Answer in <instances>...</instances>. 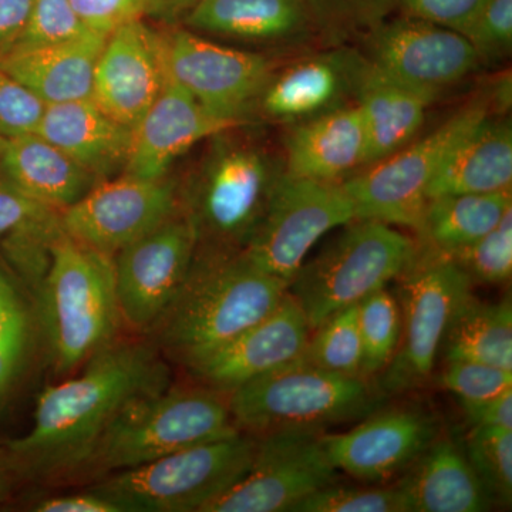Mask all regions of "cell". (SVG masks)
Returning <instances> with one entry per match:
<instances>
[{"instance_id":"obj_15","label":"cell","mask_w":512,"mask_h":512,"mask_svg":"<svg viewBox=\"0 0 512 512\" xmlns=\"http://www.w3.org/2000/svg\"><path fill=\"white\" fill-rule=\"evenodd\" d=\"M197 234L187 215L174 214L114 256L120 318L148 333L187 278Z\"/></svg>"},{"instance_id":"obj_9","label":"cell","mask_w":512,"mask_h":512,"mask_svg":"<svg viewBox=\"0 0 512 512\" xmlns=\"http://www.w3.org/2000/svg\"><path fill=\"white\" fill-rule=\"evenodd\" d=\"M494 109L487 87L453 116L402 150L343 181L357 220H376L416 232L426 208L427 191L441 165L468 131ZM501 116V114H498Z\"/></svg>"},{"instance_id":"obj_43","label":"cell","mask_w":512,"mask_h":512,"mask_svg":"<svg viewBox=\"0 0 512 512\" xmlns=\"http://www.w3.org/2000/svg\"><path fill=\"white\" fill-rule=\"evenodd\" d=\"M84 25L94 33L109 36L114 30L143 19L147 0H69Z\"/></svg>"},{"instance_id":"obj_28","label":"cell","mask_w":512,"mask_h":512,"mask_svg":"<svg viewBox=\"0 0 512 512\" xmlns=\"http://www.w3.org/2000/svg\"><path fill=\"white\" fill-rule=\"evenodd\" d=\"M402 488L410 512H481L493 504L466 451L434 440L409 467Z\"/></svg>"},{"instance_id":"obj_26","label":"cell","mask_w":512,"mask_h":512,"mask_svg":"<svg viewBox=\"0 0 512 512\" xmlns=\"http://www.w3.org/2000/svg\"><path fill=\"white\" fill-rule=\"evenodd\" d=\"M106 36L89 35L62 45L19 50L0 57V70L46 106L92 99L94 70Z\"/></svg>"},{"instance_id":"obj_21","label":"cell","mask_w":512,"mask_h":512,"mask_svg":"<svg viewBox=\"0 0 512 512\" xmlns=\"http://www.w3.org/2000/svg\"><path fill=\"white\" fill-rule=\"evenodd\" d=\"M309 336L305 313L286 292L269 315L188 370L204 386L231 393L256 377L301 359Z\"/></svg>"},{"instance_id":"obj_3","label":"cell","mask_w":512,"mask_h":512,"mask_svg":"<svg viewBox=\"0 0 512 512\" xmlns=\"http://www.w3.org/2000/svg\"><path fill=\"white\" fill-rule=\"evenodd\" d=\"M248 126L231 127L208 138L192 174L184 214L197 234V252L244 251L285 174L282 151Z\"/></svg>"},{"instance_id":"obj_1","label":"cell","mask_w":512,"mask_h":512,"mask_svg":"<svg viewBox=\"0 0 512 512\" xmlns=\"http://www.w3.org/2000/svg\"><path fill=\"white\" fill-rule=\"evenodd\" d=\"M165 386L167 369L151 340H111L79 375L40 392L32 427L6 444L16 471L49 478L86 466L121 407Z\"/></svg>"},{"instance_id":"obj_10","label":"cell","mask_w":512,"mask_h":512,"mask_svg":"<svg viewBox=\"0 0 512 512\" xmlns=\"http://www.w3.org/2000/svg\"><path fill=\"white\" fill-rule=\"evenodd\" d=\"M402 332L383 370L384 392L402 393L427 382L436 365L444 333L458 308L471 296L473 281L448 255L424 247L397 276Z\"/></svg>"},{"instance_id":"obj_4","label":"cell","mask_w":512,"mask_h":512,"mask_svg":"<svg viewBox=\"0 0 512 512\" xmlns=\"http://www.w3.org/2000/svg\"><path fill=\"white\" fill-rule=\"evenodd\" d=\"M39 285L40 326L50 363L66 376L114 340L119 326L114 256L70 238L62 229L47 251Z\"/></svg>"},{"instance_id":"obj_48","label":"cell","mask_w":512,"mask_h":512,"mask_svg":"<svg viewBox=\"0 0 512 512\" xmlns=\"http://www.w3.org/2000/svg\"><path fill=\"white\" fill-rule=\"evenodd\" d=\"M35 0H0V57L10 52L28 23Z\"/></svg>"},{"instance_id":"obj_36","label":"cell","mask_w":512,"mask_h":512,"mask_svg":"<svg viewBox=\"0 0 512 512\" xmlns=\"http://www.w3.org/2000/svg\"><path fill=\"white\" fill-rule=\"evenodd\" d=\"M466 454L491 500L512 501V430L471 427Z\"/></svg>"},{"instance_id":"obj_18","label":"cell","mask_w":512,"mask_h":512,"mask_svg":"<svg viewBox=\"0 0 512 512\" xmlns=\"http://www.w3.org/2000/svg\"><path fill=\"white\" fill-rule=\"evenodd\" d=\"M436 439V420L417 407L372 412L355 429L323 434L336 470L366 483H383L407 470Z\"/></svg>"},{"instance_id":"obj_35","label":"cell","mask_w":512,"mask_h":512,"mask_svg":"<svg viewBox=\"0 0 512 512\" xmlns=\"http://www.w3.org/2000/svg\"><path fill=\"white\" fill-rule=\"evenodd\" d=\"M360 338L363 345L362 376L379 375L396 353L402 332V313L396 296L386 288L370 293L357 303Z\"/></svg>"},{"instance_id":"obj_40","label":"cell","mask_w":512,"mask_h":512,"mask_svg":"<svg viewBox=\"0 0 512 512\" xmlns=\"http://www.w3.org/2000/svg\"><path fill=\"white\" fill-rule=\"evenodd\" d=\"M461 35L483 67L505 62L512 52V0H487Z\"/></svg>"},{"instance_id":"obj_6","label":"cell","mask_w":512,"mask_h":512,"mask_svg":"<svg viewBox=\"0 0 512 512\" xmlns=\"http://www.w3.org/2000/svg\"><path fill=\"white\" fill-rule=\"evenodd\" d=\"M238 430L259 437L275 431H323L375 412L377 393L366 377L342 376L303 359L256 377L228 393Z\"/></svg>"},{"instance_id":"obj_29","label":"cell","mask_w":512,"mask_h":512,"mask_svg":"<svg viewBox=\"0 0 512 512\" xmlns=\"http://www.w3.org/2000/svg\"><path fill=\"white\" fill-rule=\"evenodd\" d=\"M434 97L384 76L369 63L355 104L365 126L369 164L392 156L419 136Z\"/></svg>"},{"instance_id":"obj_2","label":"cell","mask_w":512,"mask_h":512,"mask_svg":"<svg viewBox=\"0 0 512 512\" xmlns=\"http://www.w3.org/2000/svg\"><path fill=\"white\" fill-rule=\"evenodd\" d=\"M288 285L238 254L195 252L187 278L151 328V342L190 369L269 315Z\"/></svg>"},{"instance_id":"obj_47","label":"cell","mask_w":512,"mask_h":512,"mask_svg":"<svg viewBox=\"0 0 512 512\" xmlns=\"http://www.w3.org/2000/svg\"><path fill=\"white\" fill-rule=\"evenodd\" d=\"M36 512H121L116 504L93 488L82 493L56 495L37 501L32 508Z\"/></svg>"},{"instance_id":"obj_42","label":"cell","mask_w":512,"mask_h":512,"mask_svg":"<svg viewBox=\"0 0 512 512\" xmlns=\"http://www.w3.org/2000/svg\"><path fill=\"white\" fill-rule=\"evenodd\" d=\"M46 104L18 80L0 70V134L36 133Z\"/></svg>"},{"instance_id":"obj_7","label":"cell","mask_w":512,"mask_h":512,"mask_svg":"<svg viewBox=\"0 0 512 512\" xmlns=\"http://www.w3.org/2000/svg\"><path fill=\"white\" fill-rule=\"evenodd\" d=\"M309 262H303L288 292L301 306L311 332L323 320L402 274L417 251L416 239L393 225L355 220Z\"/></svg>"},{"instance_id":"obj_46","label":"cell","mask_w":512,"mask_h":512,"mask_svg":"<svg viewBox=\"0 0 512 512\" xmlns=\"http://www.w3.org/2000/svg\"><path fill=\"white\" fill-rule=\"evenodd\" d=\"M471 427L512 430V390L480 402L461 403Z\"/></svg>"},{"instance_id":"obj_14","label":"cell","mask_w":512,"mask_h":512,"mask_svg":"<svg viewBox=\"0 0 512 512\" xmlns=\"http://www.w3.org/2000/svg\"><path fill=\"white\" fill-rule=\"evenodd\" d=\"M384 76L439 100L483 69L463 35L412 16H390L357 45Z\"/></svg>"},{"instance_id":"obj_16","label":"cell","mask_w":512,"mask_h":512,"mask_svg":"<svg viewBox=\"0 0 512 512\" xmlns=\"http://www.w3.org/2000/svg\"><path fill=\"white\" fill-rule=\"evenodd\" d=\"M177 185L167 177L144 180L124 174L94 184L60 211V228L87 247L114 256L177 211Z\"/></svg>"},{"instance_id":"obj_32","label":"cell","mask_w":512,"mask_h":512,"mask_svg":"<svg viewBox=\"0 0 512 512\" xmlns=\"http://www.w3.org/2000/svg\"><path fill=\"white\" fill-rule=\"evenodd\" d=\"M33 330L25 295L0 264V410L15 392L28 365Z\"/></svg>"},{"instance_id":"obj_34","label":"cell","mask_w":512,"mask_h":512,"mask_svg":"<svg viewBox=\"0 0 512 512\" xmlns=\"http://www.w3.org/2000/svg\"><path fill=\"white\" fill-rule=\"evenodd\" d=\"M303 359L336 375L362 376L363 345L357 305L333 313L313 329Z\"/></svg>"},{"instance_id":"obj_17","label":"cell","mask_w":512,"mask_h":512,"mask_svg":"<svg viewBox=\"0 0 512 512\" xmlns=\"http://www.w3.org/2000/svg\"><path fill=\"white\" fill-rule=\"evenodd\" d=\"M366 64L357 46L318 47L286 59L259 97L255 117L289 127L355 103Z\"/></svg>"},{"instance_id":"obj_27","label":"cell","mask_w":512,"mask_h":512,"mask_svg":"<svg viewBox=\"0 0 512 512\" xmlns=\"http://www.w3.org/2000/svg\"><path fill=\"white\" fill-rule=\"evenodd\" d=\"M512 190L510 117L490 114L461 138L431 181L427 197Z\"/></svg>"},{"instance_id":"obj_19","label":"cell","mask_w":512,"mask_h":512,"mask_svg":"<svg viewBox=\"0 0 512 512\" xmlns=\"http://www.w3.org/2000/svg\"><path fill=\"white\" fill-rule=\"evenodd\" d=\"M167 83L164 35L134 20L106 37L96 70L92 100L111 119L134 128Z\"/></svg>"},{"instance_id":"obj_50","label":"cell","mask_w":512,"mask_h":512,"mask_svg":"<svg viewBox=\"0 0 512 512\" xmlns=\"http://www.w3.org/2000/svg\"><path fill=\"white\" fill-rule=\"evenodd\" d=\"M18 476L8 448H0V505L8 501L15 485V478Z\"/></svg>"},{"instance_id":"obj_5","label":"cell","mask_w":512,"mask_h":512,"mask_svg":"<svg viewBox=\"0 0 512 512\" xmlns=\"http://www.w3.org/2000/svg\"><path fill=\"white\" fill-rule=\"evenodd\" d=\"M228 393L211 387H175L128 400L100 437L86 466L123 471L175 451L237 434Z\"/></svg>"},{"instance_id":"obj_41","label":"cell","mask_w":512,"mask_h":512,"mask_svg":"<svg viewBox=\"0 0 512 512\" xmlns=\"http://www.w3.org/2000/svg\"><path fill=\"white\" fill-rule=\"evenodd\" d=\"M440 382L460 403L480 402L512 390V370L471 360H451Z\"/></svg>"},{"instance_id":"obj_23","label":"cell","mask_w":512,"mask_h":512,"mask_svg":"<svg viewBox=\"0 0 512 512\" xmlns=\"http://www.w3.org/2000/svg\"><path fill=\"white\" fill-rule=\"evenodd\" d=\"M281 151L289 175L322 183H343L369 164L359 107L349 103L285 127Z\"/></svg>"},{"instance_id":"obj_11","label":"cell","mask_w":512,"mask_h":512,"mask_svg":"<svg viewBox=\"0 0 512 512\" xmlns=\"http://www.w3.org/2000/svg\"><path fill=\"white\" fill-rule=\"evenodd\" d=\"M281 63L264 53L222 45L187 28L164 35L167 80L214 116L235 124H252L259 97Z\"/></svg>"},{"instance_id":"obj_8","label":"cell","mask_w":512,"mask_h":512,"mask_svg":"<svg viewBox=\"0 0 512 512\" xmlns=\"http://www.w3.org/2000/svg\"><path fill=\"white\" fill-rule=\"evenodd\" d=\"M256 437L242 431L117 471L93 490L121 512H202L244 478Z\"/></svg>"},{"instance_id":"obj_12","label":"cell","mask_w":512,"mask_h":512,"mask_svg":"<svg viewBox=\"0 0 512 512\" xmlns=\"http://www.w3.org/2000/svg\"><path fill=\"white\" fill-rule=\"evenodd\" d=\"M357 220L342 183L282 175L264 220L241 252L265 274L291 285L323 235Z\"/></svg>"},{"instance_id":"obj_38","label":"cell","mask_w":512,"mask_h":512,"mask_svg":"<svg viewBox=\"0 0 512 512\" xmlns=\"http://www.w3.org/2000/svg\"><path fill=\"white\" fill-rule=\"evenodd\" d=\"M293 512H410L402 488L330 484L296 505Z\"/></svg>"},{"instance_id":"obj_31","label":"cell","mask_w":512,"mask_h":512,"mask_svg":"<svg viewBox=\"0 0 512 512\" xmlns=\"http://www.w3.org/2000/svg\"><path fill=\"white\" fill-rule=\"evenodd\" d=\"M440 348L447 362L471 360L512 370V305L476 301L473 295L458 308Z\"/></svg>"},{"instance_id":"obj_49","label":"cell","mask_w":512,"mask_h":512,"mask_svg":"<svg viewBox=\"0 0 512 512\" xmlns=\"http://www.w3.org/2000/svg\"><path fill=\"white\" fill-rule=\"evenodd\" d=\"M202 2L204 0H147L146 16L167 25H177Z\"/></svg>"},{"instance_id":"obj_20","label":"cell","mask_w":512,"mask_h":512,"mask_svg":"<svg viewBox=\"0 0 512 512\" xmlns=\"http://www.w3.org/2000/svg\"><path fill=\"white\" fill-rule=\"evenodd\" d=\"M181 25L279 60L322 47L303 0H204Z\"/></svg>"},{"instance_id":"obj_37","label":"cell","mask_w":512,"mask_h":512,"mask_svg":"<svg viewBox=\"0 0 512 512\" xmlns=\"http://www.w3.org/2000/svg\"><path fill=\"white\" fill-rule=\"evenodd\" d=\"M471 281L505 284L512 274V208L484 237L448 255Z\"/></svg>"},{"instance_id":"obj_24","label":"cell","mask_w":512,"mask_h":512,"mask_svg":"<svg viewBox=\"0 0 512 512\" xmlns=\"http://www.w3.org/2000/svg\"><path fill=\"white\" fill-rule=\"evenodd\" d=\"M36 134L62 150L96 181L124 171L133 141V128L111 119L92 99L46 106Z\"/></svg>"},{"instance_id":"obj_13","label":"cell","mask_w":512,"mask_h":512,"mask_svg":"<svg viewBox=\"0 0 512 512\" xmlns=\"http://www.w3.org/2000/svg\"><path fill=\"white\" fill-rule=\"evenodd\" d=\"M323 431L285 430L256 437L254 460L239 483L202 512H284L335 484Z\"/></svg>"},{"instance_id":"obj_30","label":"cell","mask_w":512,"mask_h":512,"mask_svg":"<svg viewBox=\"0 0 512 512\" xmlns=\"http://www.w3.org/2000/svg\"><path fill=\"white\" fill-rule=\"evenodd\" d=\"M511 208L512 190L429 198L416 241L440 254H454L497 227Z\"/></svg>"},{"instance_id":"obj_22","label":"cell","mask_w":512,"mask_h":512,"mask_svg":"<svg viewBox=\"0 0 512 512\" xmlns=\"http://www.w3.org/2000/svg\"><path fill=\"white\" fill-rule=\"evenodd\" d=\"M244 126L222 120L198 103L191 94L167 80L163 92L133 128V141L124 174L161 180L171 165L201 141Z\"/></svg>"},{"instance_id":"obj_25","label":"cell","mask_w":512,"mask_h":512,"mask_svg":"<svg viewBox=\"0 0 512 512\" xmlns=\"http://www.w3.org/2000/svg\"><path fill=\"white\" fill-rule=\"evenodd\" d=\"M2 180L29 198L63 211L83 197L96 178L39 134H0Z\"/></svg>"},{"instance_id":"obj_39","label":"cell","mask_w":512,"mask_h":512,"mask_svg":"<svg viewBox=\"0 0 512 512\" xmlns=\"http://www.w3.org/2000/svg\"><path fill=\"white\" fill-rule=\"evenodd\" d=\"M92 32L69 0H35L28 23L10 52L62 45Z\"/></svg>"},{"instance_id":"obj_33","label":"cell","mask_w":512,"mask_h":512,"mask_svg":"<svg viewBox=\"0 0 512 512\" xmlns=\"http://www.w3.org/2000/svg\"><path fill=\"white\" fill-rule=\"evenodd\" d=\"M322 47L357 46L399 9V0H303Z\"/></svg>"},{"instance_id":"obj_44","label":"cell","mask_w":512,"mask_h":512,"mask_svg":"<svg viewBox=\"0 0 512 512\" xmlns=\"http://www.w3.org/2000/svg\"><path fill=\"white\" fill-rule=\"evenodd\" d=\"M487 0H399L397 12L463 33Z\"/></svg>"},{"instance_id":"obj_45","label":"cell","mask_w":512,"mask_h":512,"mask_svg":"<svg viewBox=\"0 0 512 512\" xmlns=\"http://www.w3.org/2000/svg\"><path fill=\"white\" fill-rule=\"evenodd\" d=\"M56 210L40 204L0 178V238L37 222L56 217Z\"/></svg>"}]
</instances>
